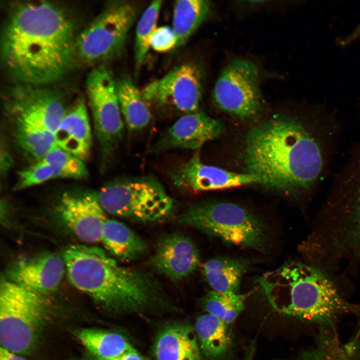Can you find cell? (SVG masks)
<instances>
[{"label":"cell","mask_w":360,"mask_h":360,"mask_svg":"<svg viewBox=\"0 0 360 360\" xmlns=\"http://www.w3.org/2000/svg\"><path fill=\"white\" fill-rule=\"evenodd\" d=\"M74 24L60 6L46 1L16 4L1 38V60L20 84L42 86L64 74L74 56Z\"/></svg>","instance_id":"6da1fadb"},{"label":"cell","mask_w":360,"mask_h":360,"mask_svg":"<svg viewBox=\"0 0 360 360\" xmlns=\"http://www.w3.org/2000/svg\"><path fill=\"white\" fill-rule=\"evenodd\" d=\"M244 144L246 172L269 188L290 193L304 190L322 170L320 144L297 119L275 116L252 128Z\"/></svg>","instance_id":"7a4b0ae2"},{"label":"cell","mask_w":360,"mask_h":360,"mask_svg":"<svg viewBox=\"0 0 360 360\" xmlns=\"http://www.w3.org/2000/svg\"><path fill=\"white\" fill-rule=\"evenodd\" d=\"M270 304L284 315L332 328L346 314H360V306L344 300L332 280L310 264L292 262L258 280Z\"/></svg>","instance_id":"3957f363"},{"label":"cell","mask_w":360,"mask_h":360,"mask_svg":"<svg viewBox=\"0 0 360 360\" xmlns=\"http://www.w3.org/2000/svg\"><path fill=\"white\" fill-rule=\"evenodd\" d=\"M63 259L71 284L108 310L140 311L150 301V273L122 266L100 248L72 245Z\"/></svg>","instance_id":"277c9868"},{"label":"cell","mask_w":360,"mask_h":360,"mask_svg":"<svg viewBox=\"0 0 360 360\" xmlns=\"http://www.w3.org/2000/svg\"><path fill=\"white\" fill-rule=\"evenodd\" d=\"M48 309L42 294L6 278L0 286L1 348L20 355L36 347L48 318Z\"/></svg>","instance_id":"5b68a950"},{"label":"cell","mask_w":360,"mask_h":360,"mask_svg":"<svg viewBox=\"0 0 360 360\" xmlns=\"http://www.w3.org/2000/svg\"><path fill=\"white\" fill-rule=\"evenodd\" d=\"M178 220L236 246L262 250L268 240L266 227L260 218L233 202L196 204L181 214Z\"/></svg>","instance_id":"8992f818"},{"label":"cell","mask_w":360,"mask_h":360,"mask_svg":"<svg viewBox=\"0 0 360 360\" xmlns=\"http://www.w3.org/2000/svg\"><path fill=\"white\" fill-rule=\"evenodd\" d=\"M96 192L106 212L142 222L164 219L174 206L162 185L149 177L116 180Z\"/></svg>","instance_id":"52a82bcc"},{"label":"cell","mask_w":360,"mask_h":360,"mask_svg":"<svg viewBox=\"0 0 360 360\" xmlns=\"http://www.w3.org/2000/svg\"><path fill=\"white\" fill-rule=\"evenodd\" d=\"M136 14V7L130 2L108 4L76 37L74 54L86 63L116 56L124 47Z\"/></svg>","instance_id":"ba28073f"},{"label":"cell","mask_w":360,"mask_h":360,"mask_svg":"<svg viewBox=\"0 0 360 360\" xmlns=\"http://www.w3.org/2000/svg\"><path fill=\"white\" fill-rule=\"evenodd\" d=\"M86 89L104 166L112 158L124 132L116 84L108 70L100 66L88 72Z\"/></svg>","instance_id":"9c48e42d"},{"label":"cell","mask_w":360,"mask_h":360,"mask_svg":"<svg viewBox=\"0 0 360 360\" xmlns=\"http://www.w3.org/2000/svg\"><path fill=\"white\" fill-rule=\"evenodd\" d=\"M212 98L220 110L240 118L256 116L263 102L257 66L246 59L232 60L218 78Z\"/></svg>","instance_id":"30bf717a"},{"label":"cell","mask_w":360,"mask_h":360,"mask_svg":"<svg viewBox=\"0 0 360 360\" xmlns=\"http://www.w3.org/2000/svg\"><path fill=\"white\" fill-rule=\"evenodd\" d=\"M6 116L21 124L54 134L66 108L55 91L42 86L19 84L10 88L4 100Z\"/></svg>","instance_id":"8fae6325"},{"label":"cell","mask_w":360,"mask_h":360,"mask_svg":"<svg viewBox=\"0 0 360 360\" xmlns=\"http://www.w3.org/2000/svg\"><path fill=\"white\" fill-rule=\"evenodd\" d=\"M202 80L198 66L183 64L148 84L142 94L146 100L157 106L189 114L198 111L202 98Z\"/></svg>","instance_id":"7c38bea8"},{"label":"cell","mask_w":360,"mask_h":360,"mask_svg":"<svg viewBox=\"0 0 360 360\" xmlns=\"http://www.w3.org/2000/svg\"><path fill=\"white\" fill-rule=\"evenodd\" d=\"M170 176L176 187L192 192L230 188L261 182L260 179L252 174L230 172L204 164L198 150L188 161L176 168Z\"/></svg>","instance_id":"4fadbf2b"},{"label":"cell","mask_w":360,"mask_h":360,"mask_svg":"<svg viewBox=\"0 0 360 360\" xmlns=\"http://www.w3.org/2000/svg\"><path fill=\"white\" fill-rule=\"evenodd\" d=\"M322 232L330 252L338 258H360V186L346 206L325 216Z\"/></svg>","instance_id":"5bb4252c"},{"label":"cell","mask_w":360,"mask_h":360,"mask_svg":"<svg viewBox=\"0 0 360 360\" xmlns=\"http://www.w3.org/2000/svg\"><path fill=\"white\" fill-rule=\"evenodd\" d=\"M58 211L65 224L80 240L87 243L101 241L107 219L96 192H66L60 198Z\"/></svg>","instance_id":"9a60e30c"},{"label":"cell","mask_w":360,"mask_h":360,"mask_svg":"<svg viewBox=\"0 0 360 360\" xmlns=\"http://www.w3.org/2000/svg\"><path fill=\"white\" fill-rule=\"evenodd\" d=\"M224 127L218 120L202 111L187 114L178 118L152 148V152L174 148L196 150L220 136Z\"/></svg>","instance_id":"2e32d148"},{"label":"cell","mask_w":360,"mask_h":360,"mask_svg":"<svg viewBox=\"0 0 360 360\" xmlns=\"http://www.w3.org/2000/svg\"><path fill=\"white\" fill-rule=\"evenodd\" d=\"M66 267L64 259L53 252H43L11 264L6 279L42 294L55 290L61 282Z\"/></svg>","instance_id":"e0dca14e"},{"label":"cell","mask_w":360,"mask_h":360,"mask_svg":"<svg viewBox=\"0 0 360 360\" xmlns=\"http://www.w3.org/2000/svg\"><path fill=\"white\" fill-rule=\"evenodd\" d=\"M199 263V252L192 240L176 233L160 240L150 260L154 270L174 282L190 274Z\"/></svg>","instance_id":"ac0fdd59"},{"label":"cell","mask_w":360,"mask_h":360,"mask_svg":"<svg viewBox=\"0 0 360 360\" xmlns=\"http://www.w3.org/2000/svg\"><path fill=\"white\" fill-rule=\"evenodd\" d=\"M56 146L84 162L90 152L92 134L84 100L77 99L66 108L54 134Z\"/></svg>","instance_id":"d6986e66"},{"label":"cell","mask_w":360,"mask_h":360,"mask_svg":"<svg viewBox=\"0 0 360 360\" xmlns=\"http://www.w3.org/2000/svg\"><path fill=\"white\" fill-rule=\"evenodd\" d=\"M154 352L157 360H202L194 328L186 324L163 328L156 338Z\"/></svg>","instance_id":"ffe728a7"},{"label":"cell","mask_w":360,"mask_h":360,"mask_svg":"<svg viewBox=\"0 0 360 360\" xmlns=\"http://www.w3.org/2000/svg\"><path fill=\"white\" fill-rule=\"evenodd\" d=\"M228 324L209 314L197 318L194 330L200 352L207 360H228L232 339Z\"/></svg>","instance_id":"44dd1931"},{"label":"cell","mask_w":360,"mask_h":360,"mask_svg":"<svg viewBox=\"0 0 360 360\" xmlns=\"http://www.w3.org/2000/svg\"><path fill=\"white\" fill-rule=\"evenodd\" d=\"M101 241L110 253L124 262L136 260L147 250L146 242L124 224L106 220L102 230Z\"/></svg>","instance_id":"7402d4cb"},{"label":"cell","mask_w":360,"mask_h":360,"mask_svg":"<svg viewBox=\"0 0 360 360\" xmlns=\"http://www.w3.org/2000/svg\"><path fill=\"white\" fill-rule=\"evenodd\" d=\"M74 334L96 360H111L134 348L123 336L112 331L85 328Z\"/></svg>","instance_id":"603a6c76"},{"label":"cell","mask_w":360,"mask_h":360,"mask_svg":"<svg viewBox=\"0 0 360 360\" xmlns=\"http://www.w3.org/2000/svg\"><path fill=\"white\" fill-rule=\"evenodd\" d=\"M246 268L243 260L216 258L208 260L203 266L202 272L212 290L237 293Z\"/></svg>","instance_id":"cb8c5ba5"},{"label":"cell","mask_w":360,"mask_h":360,"mask_svg":"<svg viewBox=\"0 0 360 360\" xmlns=\"http://www.w3.org/2000/svg\"><path fill=\"white\" fill-rule=\"evenodd\" d=\"M116 91L121 112L130 130L143 129L151 119L150 112L142 93L128 77L116 83Z\"/></svg>","instance_id":"d4e9b609"},{"label":"cell","mask_w":360,"mask_h":360,"mask_svg":"<svg viewBox=\"0 0 360 360\" xmlns=\"http://www.w3.org/2000/svg\"><path fill=\"white\" fill-rule=\"evenodd\" d=\"M211 4L205 0H180L176 2L172 28L178 40L177 46L186 43L208 17Z\"/></svg>","instance_id":"484cf974"},{"label":"cell","mask_w":360,"mask_h":360,"mask_svg":"<svg viewBox=\"0 0 360 360\" xmlns=\"http://www.w3.org/2000/svg\"><path fill=\"white\" fill-rule=\"evenodd\" d=\"M356 351L350 344H343L332 333L318 336L316 346L292 358L280 360H356Z\"/></svg>","instance_id":"4316f807"},{"label":"cell","mask_w":360,"mask_h":360,"mask_svg":"<svg viewBox=\"0 0 360 360\" xmlns=\"http://www.w3.org/2000/svg\"><path fill=\"white\" fill-rule=\"evenodd\" d=\"M16 142L36 162L40 160L56 145L54 134L30 126L14 124Z\"/></svg>","instance_id":"83f0119b"},{"label":"cell","mask_w":360,"mask_h":360,"mask_svg":"<svg viewBox=\"0 0 360 360\" xmlns=\"http://www.w3.org/2000/svg\"><path fill=\"white\" fill-rule=\"evenodd\" d=\"M246 296V294L238 292L211 290L204 296L202 304L208 314L230 324L242 311Z\"/></svg>","instance_id":"f1b7e54d"},{"label":"cell","mask_w":360,"mask_h":360,"mask_svg":"<svg viewBox=\"0 0 360 360\" xmlns=\"http://www.w3.org/2000/svg\"><path fill=\"white\" fill-rule=\"evenodd\" d=\"M162 0H155L148 6L139 19L136 30L134 60L136 69L142 66L150 48V40L157 28L162 6Z\"/></svg>","instance_id":"f546056e"},{"label":"cell","mask_w":360,"mask_h":360,"mask_svg":"<svg viewBox=\"0 0 360 360\" xmlns=\"http://www.w3.org/2000/svg\"><path fill=\"white\" fill-rule=\"evenodd\" d=\"M40 160L53 166L58 172L60 178L81 179L88 175L83 160L57 146Z\"/></svg>","instance_id":"4dcf8cb0"},{"label":"cell","mask_w":360,"mask_h":360,"mask_svg":"<svg viewBox=\"0 0 360 360\" xmlns=\"http://www.w3.org/2000/svg\"><path fill=\"white\" fill-rule=\"evenodd\" d=\"M56 178H60L58 171L50 165L38 160L19 172L14 189H24Z\"/></svg>","instance_id":"1f68e13d"},{"label":"cell","mask_w":360,"mask_h":360,"mask_svg":"<svg viewBox=\"0 0 360 360\" xmlns=\"http://www.w3.org/2000/svg\"><path fill=\"white\" fill-rule=\"evenodd\" d=\"M178 40L172 28H157L150 40V48L160 52H168L177 46Z\"/></svg>","instance_id":"d6a6232c"},{"label":"cell","mask_w":360,"mask_h":360,"mask_svg":"<svg viewBox=\"0 0 360 360\" xmlns=\"http://www.w3.org/2000/svg\"><path fill=\"white\" fill-rule=\"evenodd\" d=\"M111 360H142V359L134 348Z\"/></svg>","instance_id":"836d02e7"},{"label":"cell","mask_w":360,"mask_h":360,"mask_svg":"<svg viewBox=\"0 0 360 360\" xmlns=\"http://www.w3.org/2000/svg\"><path fill=\"white\" fill-rule=\"evenodd\" d=\"M0 360H28L18 354L10 352L0 347Z\"/></svg>","instance_id":"e575fe53"},{"label":"cell","mask_w":360,"mask_h":360,"mask_svg":"<svg viewBox=\"0 0 360 360\" xmlns=\"http://www.w3.org/2000/svg\"><path fill=\"white\" fill-rule=\"evenodd\" d=\"M360 35V24L358 25L356 28L352 32V34L348 36L344 40H342L341 44L342 45H346L350 44L352 40L356 39Z\"/></svg>","instance_id":"d590c367"},{"label":"cell","mask_w":360,"mask_h":360,"mask_svg":"<svg viewBox=\"0 0 360 360\" xmlns=\"http://www.w3.org/2000/svg\"><path fill=\"white\" fill-rule=\"evenodd\" d=\"M255 348L254 344H252L248 352L247 355L246 356L244 360H253Z\"/></svg>","instance_id":"8d00e7d4"},{"label":"cell","mask_w":360,"mask_h":360,"mask_svg":"<svg viewBox=\"0 0 360 360\" xmlns=\"http://www.w3.org/2000/svg\"></svg>","instance_id":"74e56055"}]
</instances>
